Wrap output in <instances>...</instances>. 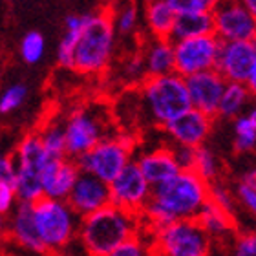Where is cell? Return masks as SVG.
<instances>
[{"instance_id": "obj_18", "label": "cell", "mask_w": 256, "mask_h": 256, "mask_svg": "<svg viewBox=\"0 0 256 256\" xmlns=\"http://www.w3.org/2000/svg\"><path fill=\"white\" fill-rule=\"evenodd\" d=\"M8 234L16 246L32 252H46L40 234H38L37 224H35V214L33 205L18 203L16 208L8 218Z\"/></svg>"}, {"instance_id": "obj_16", "label": "cell", "mask_w": 256, "mask_h": 256, "mask_svg": "<svg viewBox=\"0 0 256 256\" xmlns=\"http://www.w3.org/2000/svg\"><path fill=\"white\" fill-rule=\"evenodd\" d=\"M136 163H138L139 170L143 172V176L146 178V182L152 185V188L170 182L172 178H176L178 174L183 172L176 158V152L170 146H158L148 152H143L138 156Z\"/></svg>"}, {"instance_id": "obj_11", "label": "cell", "mask_w": 256, "mask_h": 256, "mask_svg": "<svg viewBox=\"0 0 256 256\" xmlns=\"http://www.w3.org/2000/svg\"><path fill=\"white\" fill-rule=\"evenodd\" d=\"M212 15L214 35L222 42H252L256 38V18L244 2L218 4Z\"/></svg>"}, {"instance_id": "obj_36", "label": "cell", "mask_w": 256, "mask_h": 256, "mask_svg": "<svg viewBox=\"0 0 256 256\" xmlns=\"http://www.w3.org/2000/svg\"><path fill=\"white\" fill-rule=\"evenodd\" d=\"M108 256H154L152 247L141 238V236H134L132 240H128L126 244H123L121 247H118L114 252H110Z\"/></svg>"}, {"instance_id": "obj_3", "label": "cell", "mask_w": 256, "mask_h": 256, "mask_svg": "<svg viewBox=\"0 0 256 256\" xmlns=\"http://www.w3.org/2000/svg\"><path fill=\"white\" fill-rule=\"evenodd\" d=\"M112 8L92 11L90 20L79 35L74 70L82 75H99L108 68L116 48Z\"/></svg>"}, {"instance_id": "obj_45", "label": "cell", "mask_w": 256, "mask_h": 256, "mask_svg": "<svg viewBox=\"0 0 256 256\" xmlns=\"http://www.w3.org/2000/svg\"><path fill=\"white\" fill-rule=\"evenodd\" d=\"M252 44H254V50H256V38H254V40H252Z\"/></svg>"}, {"instance_id": "obj_8", "label": "cell", "mask_w": 256, "mask_h": 256, "mask_svg": "<svg viewBox=\"0 0 256 256\" xmlns=\"http://www.w3.org/2000/svg\"><path fill=\"white\" fill-rule=\"evenodd\" d=\"M158 256H208L212 240L196 220H182L156 230Z\"/></svg>"}, {"instance_id": "obj_21", "label": "cell", "mask_w": 256, "mask_h": 256, "mask_svg": "<svg viewBox=\"0 0 256 256\" xmlns=\"http://www.w3.org/2000/svg\"><path fill=\"white\" fill-rule=\"evenodd\" d=\"M13 160H15V165L18 168H30V170L37 172H42L44 166L52 161L48 158V154H46V150H44L42 139H40L38 132L26 134L18 141Z\"/></svg>"}, {"instance_id": "obj_39", "label": "cell", "mask_w": 256, "mask_h": 256, "mask_svg": "<svg viewBox=\"0 0 256 256\" xmlns=\"http://www.w3.org/2000/svg\"><path fill=\"white\" fill-rule=\"evenodd\" d=\"M16 176V165L15 160L6 156L4 152H0V183H11L15 182Z\"/></svg>"}, {"instance_id": "obj_7", "label": "cell", "mask_w": 256, "mask_h": 256, "mask_svg": "<svg viewBox=\"0 0 256 256\" xmlns=\"http://www.w3.org/2000/svg\"><path fill=\"white\" fill-rule=\"evenodd\" d=\"M66 152L70 160H79L108 136V119L101 108L80 106L64 119Z\"/></svg>"}, {"instance_id": "obj_33", "label": "cell", "mask_w": 256, "mask_h": 256, "mask_svg": "<svg viewBox=\"0 0 256 256\" xmlns=\"http://www.w3.org/2000/svg\"><path fill=\"white\" fill-rule=\"evenodd\" d=\"M79 35L80 33L77 32H64L59 42V50H57V60L62 68L74 70L75 50H77V42H79Z\"/></svg>"}, {"instance_id": "obj_10", "label": "cell", "mask_w": 256, "mask_h": 256, "mask_svg": "<svg viewBox=\"0 0 256 256\" xmlns=\"http://www.w3.org/2000/svg\"><path fill=\"white\" fill-rule=\"evenodd\" d=\"M152 196V185L146 182L143 172L139 170L136 160L110 183V200L112 205L134 214H143Z\"/></svg>"}, {"instance_id": "obj_24", "label": "cell", "mask_w": 256, "mask_h": 256, "mask_svg": "<svg viewBox=\"0 0 256 256\" xmlns=\"http://www.w3.org/2000/svg\"><path fill=\"white\" fill-rule=\"evenodd\" d=\"M16 198L20 203L35 205L44 198L42 188V172L30 170V168H18L16 166V176L13 182Z\"/></svg>"}, {"instance_id": "obj_6", "label": "cell", "mask_w": 256, "mask_h": 256, "mask_svg": "<svg viewBox=\"0 0 256 256\" xmlns=\"http://www.w3.org/2000/svg\"><path fill=\"white\" fill-rule=\"evenodd\" d=\"M136 141L130 136H110L92 148L88 154L80 156L77 161L80 172L92 174L101 182L110 183L132 163V152Z\"/></svg>"}, {"instance_id": "obj_28", "label": "cell", "mask_w": 256, "mask_h": 256, "mask_svg": "<svg viewBox=\"0 0 256 256\" xmlns=\"http://www.w3.org/2000/svg\"><path fill=\"white\" fill-rule=\"evenodd\" d=\"M236 154L251 152L256 146V126L249 116H240L234 119V139H232Z\"/></svg>"}, {"instance_id": "obj_43", "label": "cell", "mask_w": 256, "mask_h": 256, "mask_svg": "<svg viewBox=\"0 0 256 256\" xmlns=\"http://www.w3.org/2000/svg\"><path fill=\"white\" fill-rule=\"evenodd\" d=\"M244 4H246V8H247L249 11H251V15L256 18V0H246Z\"/></svg>"}, {"instance_id": "obj_15", "label": "cell", "mask_w": 256, "mask_h": 256, "mask_svg": "<svg viewBox=\"0 0 256 256\" xmlns=\"http://www.w3.org/2000/svg\"><path fill=\"white\" fill-rule=\"evenodd\" d=\"M256 62V50L252 42H224L218 59V70L227 82L246 84Z\"/></svg>"}, {"instance_id": "obj_34", "label": "cell", "mask_w": 256, "mask_h": 256, "mask_svg": "<svg viewBox=\"0 0 256 256\" xmlns=\"http://www.w3.org/2000/svg\"><path fill=\"white\" fill-rule=\"evenodd\" d=\"M176 15H190V13H212L218 2L210 0H168Z\"/></svg>"}, {"instance_id": "obj_44", "label": "cell", "mask_w": 256, "mask_h": 256, "mask_svg": "<svg viewBox=\"0 0 256 256\" xmlns=\"http://www.w3.org/2000/svg\"><path fill=\"white\" fill-rule=\"evenodd\" d=\"M249 119H251L252 123H254V126H256V108H252L251 112H249Z\"/></svg>"}, {"instance_id": "obj_41", "label": "cell", "mask_w": 256, "mask_h": 256, "mask_svg": "<svg viewBox=\"0 0 256 256\" xmlns=\"http://www.w3.org/2000/svg\"><path fill=\"white\" fill-rule=\"evenodd\" d=\"M246 84H247V88H249V92H251V96H256V62L251 72V77H249V80H247Z\"/></svg>"}, {"instance_id": "obj_19", "label": "cell", "mask_w": 256, "mask_h": 256, "mask_svg": "<svg viewBox=\"0 0 256 256\" xmlns=\"http://www.w3.org/2000/svg\"><path fill=\"white\" fill-rule=\"evenodd\" d=\"M146 77H163L176 74L174 42L163 38H152L143 52Z\"/></svg>"}, {"instance_id": "obj_31", "label": "cell", "mask_w": 256, "mask_h": 256, "mask_svg": "<svg viewBox=\"0 0 256 256\" xmlns=\"http://www.w3.org/2000/svg\"><path fill=\"white\" fill-rule=\"evenodd\" d=\"M208 202L214 203L216 207H220L224 212L234 216L236 202H238L236 194H232L224 183H220V180L214 183H208Z\"/></svg>"}, {"instance_id": "obj_29", "label": "cell", "mask_w": 256, "mask_h": 256, "mask_svg": "<svg viewBox=\"0 0 256 256\" xmlns=\"http://www.w3.org/2000/svg\"><path fill=\"white\" fill-rule=\"evenodd\" d=\"M46 52V38L40 32H28L20 40V57L28 64H37Z\"/></svg>"}, {"instance_id": "obj_38", "label": "cell", "mask_w": 256, "mask_h": 256, "mask_svg": "<svg viewBox=\"0 0 256 256\" xmlns=\"http://www.w3.org/2000/svg\"><path fill=\"white\" fill-rule=\"evenodd\" d=\"M234 194H236V200H238L252 216H256V190L254 188H251L249 185L240 182L236 185Z\"/></svg>"}, {"instance_id": "obj_9", "label": "cell", "mask_w": 256, "mask_h": 256, "mask_svg": "<svg viewBox=\"0 0 256 256\" xmlns=\"http://www.w3.org/2000/svg\"><path fill=\"white\" fill-rule=\"evenodd\" d=\"M222 40L216 35H203L196 38H185L174 42L176 74L183 79L202 72L216 70L222 52Z\"/></svg>"}, {"instance_id": "obj_30", "label": "cell", "mask_w": 256, "mask_h": 256, "mask_svg": "<svg viewBox=\"0 0 256 256\" xmlns=\"http://www.w3.org/2000/svg\"><path fill=\"white\" fill-rule=\"evenodd\" d=\"M112 16L116 32L119 35H130L139 24V8L138 4H124L119 10H112Z\"/></svg>"}, {"instance_id": "obj_25", "label": "cell", "mask_w": 256, "mask_h": 256, "mask_svg": "<svg viewBox=\"0 0 256 256\" xmlns=\"http://www.w3.org/2000/svg\"><path fill=\"white\" fill-rule=\"evenodd\" d=\"M249 97H251V92H249L247 84L227 82V88H225V94L222 97V102H220L218 108V118L238 119V114L247 104Z\"/></svg>"}, {"instance_id": "obj_27", "label": "cell", "mask_w": 256, "mask_h": 256, "mask_svg": "<svg viewBox=\"0 0 256 256\" xmlns=\"http://www.w3.org/2000/svg\"><path fill=\"white\" fill-rule=\"evenodd\" d=\"M188 170L198 174V176L205 180L207 183H214L218 182V160L216 156L207 148V146H200V148L192 150V160H190V166Z\"/></svg>"}, {"instance_id": "obj_2", "label": "cell", "mask_w": 256, "mask_h": 256, "mask_svg": "<svg viewBox=\"0 0 256 256\" xmlns=\"http://www.w3.org/2000/svg\"><path fill=\"white\" fill-rule=\"evenodd\" d=\"M141 216L128 212L116 205L80 218L79 242L88 256H108L118 247L138 236Z\"/></svg>"}, {"instance_id": "obj_35", "label": "cell", "mask_w": 256, "mask_h": 256, "mask_svg": "<svg viewBox=\"0 0 256 256\" xmlns=\"http://www.w3.org/2000/svg\"><path fill=\"white\" fill-rule=\"evenodd\" d=\"M230 256H256V230L236 232L230 246Z\"/></svg>"}, {"instance_id": "obj_26", "label": "cell", "mask_w": 256, "mask_h": 256, "mask_svg": "<svg viewBox=\"0 0 256 256\" xmlns=\"http://www.w3.org/2000/svg\"><path fill=\"white\" fill-rule=\"evenodd\" d=\"M40 139H42L44 150L50 160H64L68 158L66 152V134H64V124L52 121L44 128L38 130Z\"/></svg>"}, {"instance_id": "obj_23", "label": "cell", "mask_w": 256, "mask_h": 256, "mask_svg": "<svg viewBox=\"0 0 256 256\" xmlns=\"http://www.w3.org/2000/svg\"><path fill=\"white\" fill-rule=\"evenodd\" d=\"M214 33V15L212 13H190V15H178L174 32L170 40H185Z\"/></svg>"}, {"instance_id": "obj_22", "label": "cell", "mask_w": 256, "mask_h": 256, "mask_svg": "<svg viewBox=\"0 0 256 256\" xmlns=\"http://www.w3.org/2000/svg\"><path fill=\"white\" fill-rule=\"evenodd\" d=\"M196 222L202 225V229L207 232L210 240H212V238H216V240H224L225 236L236 234V232H238L234 216L224 212L222 208L216 207V205L210 202L203 207V210L200 212Z\"/></svg>"}, {"instance_id": "obj_5", "label": "cell", "mask_w": 256, "mask_h": 256, "mask_svg": "<svg viewBox=\"0 0 256 256\" xmlns=\"http://www.w3.org/2000/svg\"><path fill=\"white\" fill-rule=\"evenodd\" d=\"M33 214L46 252H59L79 236L80 216L68 202L42 198L33 205Z\"/></svg>"}, {"instance_id": "obj_20", "label": "cell", "mask_w": 256, "mask_h": 256, "mask_svg": "<svg viewBox=\"0 0 256 256\" xmlns=\"http://www.w3.org/2000/svg\"><path fill=\"white\" fill-rule=\"evenodd\" d=\"M144 22L148 32L152 33V38H163V40H170L172 32H174V24H176V11L170 8L168 0H154V2H146L143 10Z\"/></svg>"}, {"instance_id": "obj_1", "label": "cell", "mask_w": 256, "mask_h": 256, "mask_svg": "<svg viewBox=\"0 0 256 256\" xmlns=\"http://www.w3.org/2000/svg\"><path fill=\"white\" fill-rule=\"evenodd\" d=\"M208 203V183L190 170L152 188L143 216L156 230L182 220H196Z\"/></svg>"}, {"instance_id": "obj_13", "label": "cell", "mask_w": 256, "mask_h": 256, "mask_svg": "<svg viewBox=\"0 0 256 256\" xmlns=\"http://www.w3.org/2000/svg\"><path fill=\"white\" fill-rule=\"evenodd\" d=\"M70 207L79 214L80 218H86L90 214L101 210V208L112 205L110 200V185L101 182L99 178L80 172L79 180L72 188L68 198Z\"/></svg>"}, {"instance_id": "obj_12", "label": "cell", "mask_w": 256, "mask_h": 256, "mask_svg": "<svg viewBox=\"0 0 256 256\" xmlns=\"http://www.w3.org/2000/svg\"><path fill=\"white\" fill-rule=\"evenodd\" d=\"M185 82H187L192 108H196L212 119L218 118L220 102L227 88V80L224 79V75L218 70H208V72L187 77Z\"/></svg>"}, {"instance_id": "obj_32", "label": "cell", "mask_w": 256, "mask_h": 256, "mask_svg": "<svg viewBox=\"0 0 256 256\" xmlns=\"http://www.w3.org/2000/svg\"><path fill=\"white\" fill-rule=\"evenodd\" d=\"M28 96V88L20 82L8 86L2 94H0V114H11L20 106Z\"/></svg>"}, {"instance_id": "obj_17", "label": "cell", "mask_w": 256, "mask_h": 256, "mask_svg": "<svg viewBox=\"0 0 256 256\" xmlns=\"http://www.w3.org/2000/svg\"><path fill=\"white\" fill-rule=\"evenodd\" d=\"M80 176V168L75 160H52L42 170L44 198L68 202L72 188Z\"/></svg>"}, {"instance_id": "obj_14", "label": "cell", "mask_w": 256, "mask_h": 256, "mask_svg": "<svg viewBox=\"0 0 256 256\" xmlns=\"http://www.w3.org/2000/svg\"><path fill=\"white\" fill-rule=\"evenodd\" d=\"M214 119L205 116L203 112L192 108L187 114L180 116L178 119H174L172 123H168L166 126H163L168 138L183 148H200L203 146L205 139L208 138V134L212 130Z\"/></svg>"}, {"instance_id": "obj_4", "label": "cell", "mask_w": 256, "mask_h": 256, "mask_svg": "<svg viewBox=\"0 0 256 256\" xmlns=\"http://www.w3.org/2000/svg\"><path fill=\"white\" fill-rule=\"evenodd\" d=\"M139 99L148 119L160 126H166L192 110L187 82L178 74L146 77L139 84Z\"/></svg>"}, {"instance_id": "obj_40", "label": "cell", "mask_w": 256, "mask_h": 256, "mask_svg": "<svg viewBox=\"0 0 256 256\" xmlns=\"http://www.w3.org/2000/svg\"><path fill=\"white\" fill-rule=\"evenodd\" d=\"M242 183H246V185H249V187L256 190V168L247 170L246 174H244V178H242Z\"/></svg>"}, {"instance_id": "obj_37", "label": "cell", "mask_w": 256, "mask_h": 256, "mask_svg": "<svg viewBox=\"0 0 256 256\" xmlns=\"http://www.w3.org/2000/svg\"><path fill=\"white\" fill-rule=\"evenodd\" d=\"M18 198H16L15 187L11 183H0V214L2 216H11V212L18 205Z\"/></svg>"}, {"instance_id": "obj_42", "label": "cell", "mask_w": 256, "mask_h": 256, "mask_svg": "<svg viewBox=\"0 0 256 256\" xmlns=\"http://www.w3.org/2000/svg\"><path fill=\"white\" fill-rule=\"evenodd\" d=\"M8 234V218L0 214V238H4Z\"/></svg>"}]
</instances>
